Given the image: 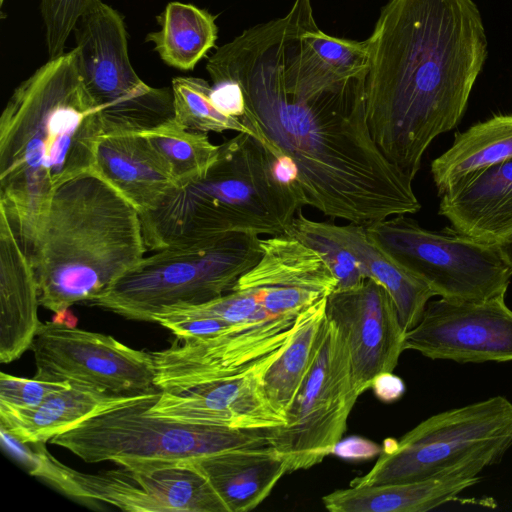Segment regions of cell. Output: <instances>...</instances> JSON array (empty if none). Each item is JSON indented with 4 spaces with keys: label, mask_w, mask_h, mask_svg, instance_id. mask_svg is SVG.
I'll return each mask as SVG.
<instances>
[{
    "label": "cell",
    "mask_w": 512,
    "mask_h": 512,
    "mask_svg": "<svg viewBox=\"0 0 512 512\" xmlns=\"http://www.w3.org/2000/svg\"><path fill=\"white\" fill-rule=\"evenodd\" d=\"M312 21L311 6L295 1L285 16L243 31L208 59L212 85L238 87L242 122L292 162L307 206L362 226L418 212L412 180L371 136L366 77L341 78L321 60Z\"/></svg>",
    "instance_id": "obj_1"
},
{
    "label": "cell",
    "mask_w": 512,
    "mask_h": 512,
    "mask_svg": "<svg viewBox=\"0 0 512 512\" xmlns=\"http://www.w3.org/2000/svg\"><path fill=\"white\" fill-rule=\"evenodd\" d=\"M369 40L370 133L413 180L432 141L466 110L487 57L482 17L473 0H390Z\"/></svg>",
    "instance_id": "obj_2"
},
{
    "label": "cell",
    "mask_w": 512,
    "mask_h": 512,
    "mask_svg": "<svg viewBox=\"0 0 512 512\" xmlns=\"http://www.w3.org/2000/svg\"><path fill=\"white\" fill-rule=\"evenodd\" d=\"M101 135L75 48L13 91L0 117V209L28 255L53 192L93 169Z\"/></svg>",
    "instance_id": "obj_3"
},
{
    "label": "cell",
    "mask_w": 512,
    "mask_h": 512,
    "mask_svg": "<svg viewBox=\"0 0 512 512\" xmlns=\"http://www.w3.org/2000/svg\"><path fill=\"white\" fill-rule=\"evenodd\" d=\"M146 250L139 211L94 169L79 174L53 192L29 253L40 305L98 298Z\"/></svg>",
    "instance_id": "obj_4"
},
{
    "label": "cell",
    "mask_w": 512,
    "mask_h": 512,
    "mask_svg": "<svg viewBox=\"0 0 512 512\" xmlns=\"http://www.w3.org/2000/svg\"><path fill=\"white\" fill-rule=\"evenodd\" d=\"M304 192L289 166L255 136L239 132L220 144L200 177L174 186L140 214L147 250L224 233L286 234Z\"/></svg>",
    "instance_id": "obj_5"
},
{
    "label": "cell",
    "mask_w": 512,
    "mask_h": 512,
    "mask_svg": "<svg viewBox=\"0 0 512 512\" xmlns=\"http://www.w3.org/2000/svg\"><path fill=\"white\" fill-rule=\"evenodd\" d=\"M261 254V238L247 233L177 243L143 257L88 303L129 320L153 322L165 309L200 305L232 291Z\"/></svg>",
    "instance_id": "obj_6"
},
{
    "label": "cell",
    "mask_w": 512,
    "mask_h": 512,
    "mask_svg": "<svg viewBox=\"0 0 512 512\" xmlns=\"http://www.w3.org/2000/svg\"><path fill=\"white\" fill-rule=\"evenodd\" d=\"M160 390L134 395L86 419L49 442L87 463L112 461L131 469L186 463L242 447L269 445L267 430L197 425L155 415Z\"/></svg>",
    "instance_id": "obj_7"
},
{
    "label": "cell",
    "mask_w": 512,
    "mask_h": 512,
    "mask_svg": "<svg viewBox=\"0 0 512 512\" xmlns=\"http://www.w3.org/2000/svg\"><path fill=\"white\" fill-rule=\"evenodd\" d=\"M512 447V402L502 395L452 408L420 422L350 486L450 476H479Z\"/></svg>",
    "instance_id": "obj_8"
},
{
    "label": "cell",
    "mask_w": 512,
    "mask_h": 512,
    "mask_svg": "<svg viewBox=\"0 0 512 512\" xmlns=\"http://www.w3.org/2000/svg\"><path fill=\"white\" fill-rule=\"evenodd\" d=\"M79 71L102 135L140 133L174 119L172 88L147 85L134 71L121 15L94 0L75 29Z\"/></svg>",
    "instance_id": "obj_9"
},
{
    "label": "cell",
    "mask_w": 512,
    "mask_h": 512,
    "mask_svg": "<svg viewBox=\"0 0 512 512\" xmlns=\"http://www.w3.org/2000/svg\"><path fill=\"white\" fill-rule=\"evenodd\" d=\"M364 227L377 245L424 281L435 296L482 301L506 294L512 269L494 244L452 228L427 230L406 214Z\"/></svg>",
    "instance_id": "obj_10"
},
{
    "label": "cell",
    "mask_w": 512,
    "mask_h": 512,
    "mask_svg": "<svg viewBox=\"0 0 512 512\" xmlns=\"http://www.w3.org/2000/svg\"><path fill=\"white\" fill-rule=\"evenodd\" d=\"M358 397L345 338L327 318L313 365L285 414L286 424L267 431L287 473L309 469L334 454Z\"/></svg>",
    "instance_id": "obj_11"
},
{
    "label": "cell",
    "mask_w": 512,
    "mask_h": 512,
    "mask_svg": "<svg viewBox=\"0 0 512 512\" xmlns=\"http://www.w3.org/2000/svg\"><path fill=\"white\" fill-rule=\"evenodd\" d=\"M30 349L38 380L76 382L119 396L159 390L151 352L110 335L50 321L40 325Z\"/></svg>",
    "instance_id": "obj_12"
},
{
    "label": "cell",
    "mask_w": 512,
    "mask_h": 512,
    "mask_svg": "<svg viewBox=\"0 0 512 512\" xmlns=\"http://www.w3.org/2000/svg\"><path fill=\"white\" fill-rule=\"evenodd\" d=\"M405 350L457 363L512 361V310L505 295L482 301L430 300Z\"/></svg>",
    "instance_id": "obj_13"
},
{
    "label": "cell",
    "mask_w": 512,
    "mask_h": 512,
    "mask_svg": "<svg viewBox=\"0 0 512 512\" xmlns=\"http://www.w3.org/2000/svg\"><path fill=\"white\" fill-rule=\"evenodd\" d=\"M297 317H278L202 339L175 338L151 352L159 390L182 388L242 373L291 340Z\"/></svg>",
    "instance_id": "obj_14"
},
{
    "label": "cell",
    "mask_w": 512,
    "mask_h": 512,
    "mask_svg": "<svg viewBox=\"0 0 512 512\" xmlns=\"http://www.w3.org/2000/svg\"><path fill=\"white\" fill-rule=\"evenodd\" d=\"M285 347L242 373L188 387L160 390L149 412L180 422L237 430L256 431L283 426L286 419L268 399L263 379Z\"/></svg>",
    "instance_id": "obj_15"
},
{
    "label": "cell",
    "mask_w": 512,
    "mask_h": 512,
    "mask_svg": "<svg viewBox=\"0 0 512 512\" xmlns=\"http://www.w3.org/2000/svg\"><path fill=\"white\" fill-rule=\"evenodd\" d=\"M326 314L345 338L352 379L360 396L383 373L393 372L405 350L403 329L385 288L367 278L357 287L334 290L327 298Z\"/></svg>",
    "instance_id": "obj_16"
},
{
    "label": "cell",
    "mask_w": 512,
    "mask_h": 512,
    "mask_svg": "<svg viewBox=\"0 0 512 512\" xmlns=\"http://www.w3.org/2000/svg\"><path fill=\"white\" fill-rule=\"evenodd\" d=\"M261 249L234 288L251 290L271 315L297 317L335 290L337 280L321 256L294 236L261 238Z\"/></svg>",
    "instance_id": "obj_17"
},
{
    "label": "cell",
    "mask_w": 512,
    "mask_h": 512,
    "mask_svg": "<svg viewBox=\"0 0 512 512\" xmlns=\"http://www.w3.org/2000/svg\"><path fill=\"white\" fill-rule=\"evenodd\" d=\"M39 289L29 255L0 209V362L11 363L31 348L42 324Z\"/></svg>",
    "instance_id": "obj_18"
},
{
    "label": "cell",
    "mask_w": 512,
    "mask_h": 512,
    "mask_svg": "<svg viewBox=\"0 0 512 512\" xmlns=\"http://www.w3.org/2000/svg\"><path fill=\"white\" fill-rule=\"evenodd\" d=\"M452 229L496 245L512 233V159L484 168L441 195Z\"/></svg>",
    "instance_id": "obj_19"
},
{
    "label": "cell",
    "mask_w": 512,
    "mask_h": 512,
    "mask_svg": "<svg viewBox=\"0 0 512 512\" xmlns=\"http://www.w3.org/2000/svg\"><path fill=\"white\" fill-rule=\"evenodd\" d=\"M29 450L26 463L31 475L75 499L104 502L131 512H164L156 500L149 471L121 468L97 473L75 470L53 457L45 443Z\"/></svg>",
    "instance_id": "obj_20"
},
{
    "label": "cell",
    "mask_w": 512,
    "mask_h": 512,
    "mask_svg": "<svg viewBox=\"0 0 512 512\" xmlns=\"http://www.w3.org/2000/svg\"><path fill=\"white\" fill-rule=\"evenodd\" d=\"M93 169L140 214L155 208L175 186L164 163L141 133L101 135Z\"/></svg>",
    "instance_id": "obj_21"
},
{
    "label": "cell",
    "mask_w": 512,
    "mask_h": 512,
    "mask_svg": "<svg viewBox=\"0 0 512 512\" xmlns=\"http://www.w3.org/2000/svg\"><path fill=\"white\" fill-rule=\"evenodd\" d=\"M188 463L207 478L228 512L253 510L287 473L284 458L270 445L234 448Z\"/></svg>",
    "instance_id": "obj_22"
},
{
    "label": "cell",
    "mask_w": 512,
    "mask_h": 512,
    "mask_svg": "<svg viewBox=\"0 0 512 512\" xmlns=\"http://www.w3.org/2000/svg\"><path fill=\"white\" fill-rule=\"evenodd\" d=\"M134 395L108 394L71 382L31 408L0 404L1 430L23 444L46 443L102 410L126 402Z\"/></svg>",
    "instance_id": "obj_23"
},
{
    "label": "cell",
    "mask_w": 512,
    "mask_h": 512,
    "mask_svg": "<svg viewBox=\"0 0 512 512\" xmlns=\"http://www.w3.org/2000/svg\"><path fill=\"white\" fill-rule=\"evenodd\" d=\"M479 476H450L376 486H349L322 498L331 512H426L456 500Z\"/></svg>",
    "instance_id": "obj_24"
},
{
    "label": "cell",
    "mask_w": 512,
    "mask_h": 512,
    "mask_svg": "<svg viewBox=\"0 0 512 512\" xmlns=\"http://www.w3.org/2000/svg\"><path fill=\"white\" fill-rule=\"evenodd\" d=\"M332 229L361 262L366 278L378 282L388 292L405 332L415 327L435 296L431 288L377 245L364 226L332 223Z\"/></svg>",
    "instance_id": "obj_25"
},
{
    "label": "cell",
    "mask_w": 512,
    "mask_h": 512,
    "mask_svg": "<svg viewBox=\"0 0 512 512\" xmlns=\"http://www.w3.org/2000/svg\"><path fill=\"white\" fill-rule=\"evenodd\" d=\"M512 159V113L494 115L455 134L452 145L431 163L439 195L472 174Z\"/></svg>",
    "instance_id": "obj_26"
},
{
    "label": "cell",
    "mask_w": 512,
    "mask_h": 512,
    "mask_svg": "<svg viewBox=\"0 0 512 512\" xmlns=\"http://www.w3.org/2000/svg\"><path fill=\"white\" fill-rule=\"evenodd\" d=\"M327 298L300 313L289 344L267 369L263 384L273 407L285 417L318 353L327 324Z\"/></svg>",
    "instance_id": "obj_27"
},
{
    "label": "cell",
    "mask_w": 512,
    "mask_h": 512,
    "mask_svg": "<svg viewBox=\"0 0 512 512\" xmlns=\"http://www.w3.org/2000/svg\"><path fill=\"white\" fill-rule=\"evenodd\" d=\"M160 30L147 35L155 51L169 66L192 70L214 47L217 39L215 17L191 4L170 2L158 16Z\"/></svg>",
    "instance_id": "obj_28"
},
{
    "label": "cell",
    "mask_w": 512,
    "mask_h": 512,
    "mask_svg": "<svg viewBox=\"0 0 512 512\" xmlns=\"http://www.w3.org/2000/svg\"><path fill=\"white\" fill-rule=\"evenodd\" d=\"M140 133L164 163L175 186L203 175L216 160L220 149V145L210 141L207 133L188 130L175 119Z\"/></svg>",
    "instance_id": "obj_29"
},
{
    "label": "cell",
    "mask_w": 512,
    "mask_h": 512,
    "mask_svg": "<svg viewBox=\"0 0 512 512\" xmlns=\"http://www.w3.org/2000/svg\"><path fill=\"white\" fill-rule=\"evenodd\" d=\"M171 88L174 119L184 128L204 133L244 132L255 136L241 119L225 114L215 105L212 86L206 80L176 77Z\"/></svg>",
    "instance_id": "obj_30"
},
{
    "label": "cell",
    "mask_w": 512,
    "mask_h": 512,
    "mask_svg": "<svg viewBox=\"0 0 512 512\" xmlns=\"http://www.w3.org/2000/svg\"><path fill=\"white\" fill-rule=\"evenodd\" d=\"M287 234L317 252L337 280L335 290L359 286L367 278L361 262L332 229V222L307 218L302 209L295 215Z\"/></svg>",
    "instance_id": "obj_31"
},
{
    "label": "cell",
    "mask_w": 512,
    "mask_h": 512,
    "mask_svg": "<svg viewBox=\"0 0 512 512\" xmlns=\"http://www.w3.org/2000/svg\"><path fill=\"white\" fill-rule=\"evenodd\" d=\"M94 0H41L49 58L64 53L66 41Z\"/></svg>",
    "instance_id": "obj_32"
},
{
    "label": "cell",
    "mask_w": 512,
    "mask_h": 512,
    "mask_svg": "<svg viewBox=\"0 0 512 512\" xmlns=\"http://www.w3.org/2000/svg\"><path fill=\"white\" fill-rule=\"evenodd\" d=\"M70 381L51 382L27 379L0 373V404L15 408H31L42 403L49 395L67 389Z\"/></svg>",
    "instance_id": "obj_33"
},
{
    "label": "cell",
    "mask_w": 512,
    "mask_h": 512,
    "mask_svg": "<svg viewBox=\"0 0 512 512\" xmlns=\"http://www.w3.org/2000/svg\"><path fill=\"white\" fill-rule=\"evenodd\" d=\"M154 322L159 323L163 327L170 330L178 339H202L214 337L242 329L252 324H233L221 319L206 316H156L154 318Z\"/></svg>",
    "instance_id": "obj_34"
},
{
    "label": "cell",
    "mask_w": 512,
    "mask_h": 512,
    "mask_svg": "<svg viewBox=\"0 0 512 512\" xmlns=\"http://www.w3.org/2000/svg\"><path fill=\"white\" fill-rule=\"evenodd\" d=\"M371 389L381 401L393 402L404 394L405 385L402 379L390 372L379 375L374 380Z\"/></svg>",
    "instance_id": "obj_35"
},
{
    "label": "cell",
    "mask_w": 512,
    "mask_h": 512,
    "mask_svg": "<svg viewBox=\"0 0 512 512\" xmlns=\"http://www.w3.org/2000/svg\"><path fill=\"white\" fill-rule=\"evenodd\" d=\"M379 452V447L370 441L361 438H350L343 445L339 442L334 454L346 458H369Z\"/></svg>",
    "instance_id": "obj_36"
},
{
    "label": "cell",
    "mask_w": 512,
    "mask_h": 512,
    "mask_svg": "<svg viewBox=\"0 0 512 512\" xmlns=\"http://www.w3.org/2000/svg\"><path fill=\"white\" fill-rule=\"evenodd\" d=\"M504 261L512 269V233L496 244Z\"/></svg>",
    "instance_id": "obj_37"
},
{
    "label": "cell",
    "mask_w": 512,
    "mask_h": 512,
    "mask_svg": "<svg viewBox=\"0 0 512 512\" xmlns=\"http://www.w3.org/2000/svg\"><path fill=\"white\" fill-rule=\"evenodd\" d=\"M53 321L70 327H76L77 324V318L73 315L72 312L69 311V309L55 313Z\"/></svg>",
    "instance_id": "obj_38"
},
{
    "label": "cell",
    "mask_w": 512,
    "mask_h": 512,
    "mask_svg": "<svg viewBox=\"0 0 512 512\" xmlns=\"http://www.w3.org/2000/svg\"><path fill=\"white\" fill-rule=\"evenodd\" d=\"M0 1H1V4H2L4 0H0Z\"/></svg>",
    "instance_id": "obj_39"
}]
</instances>
